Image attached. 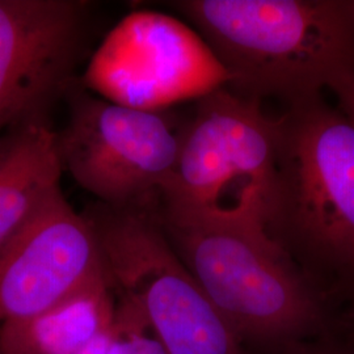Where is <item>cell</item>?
Instances as JSON below:
<instances>
[{"mask_svg": "<svg viewBox=\"0 0 354 354\" xmlns=\"http://www.w3.org/2000/svg\"><path fill=\"white\" fill-rule=\"evenodd\" d=\"M243 97L304 102L354 74L346 0H180Z\"/></svg>", "mask_w": 354, "mask_h": 354, "instance_id": "obj_1", "label": "cell"}, {"mask_svg": "<svg viewBox=\"0 0 354 354\" xmlns=\"http://www.w3.org/2000/svg\"><path fill=\"white\" fill-rule=\"evenodd\" d=\"M156 216L180 261L244 344L295 342L315 327V291L263 225Z\"/></svg>", "mask_w": 354, "mask_h": 354, "instance_id": "obj_2", "label": "cell"}, {"mask_svg": "<svg viewBox=\"0 0 354 354\" xmlns=\"http://www.w3.org/2000/svg\"><path fill=\"white\" fill-rule=\"evenodd\" d=\"M181 129L176 165L155 207L165 216L247 221L268 230L277 159V118L226 88L197 99Z\"/></svg>", "mask_w": 354, "mask_h": 354, "instance_id": "obj_3", "label": "cell"}, {"mask_svg": "<svg viewBox=\"0 0 354 354\" xmlns=\"http://www.w3.org/2000/svg\"><path fill=\"white\" fill-rule=\"evenodd\" d=\"M269 234L354 266V122L315 96L277 118Z\"/></svg>", "mask_w": 354, "mask_h": 354, "instance_id": "obj_4", "label": "cell"}, {"mask_svg": "<svg viewBox=\"0 0 354 354\" xmlns=\"http://www.w3.org/2000/svg\"><path fill=\"white\" fill-rule=\"evenodd\" d=\"M117 298L133 304L169 354H248L165 238L155 209L88 206Z\"/></svg>", "mask_w": 354, "mask_h": 354, "instance_id": "obj_5", "label": "cell"}, {"mask_svg": "<svg viewBox=\"0 0 354 354\" xmlns=\"http://www.w3.org/2000/svg\"><path fill=\"white\" fill-rule=\"evenodd\" d=\"M181 129L162 111L127 106L84 91L57 131L66 174L112 207L155 209L176 165Z\"/></svg>", "mask_w": 354, "mask_h": 354, "instance_id": "obj_6", "label": "cell"}, {"mask_svg": "<svg viewBox=\"0 0 354 354\" xmlns=\"http://www.w3.org/2000/svg\"><path fill=\"white\" fill-rule=\"evenodd\" d=\"M89 86L127 106L162 111L227 86L228 76L203 37L165 15H130L89 66Z\"/></svg>", "mask_w": 354, "mask_h": 354, "instance_id": "obj_7", "label": "cell"}, {"mask_svg": "<svg viewBox=\"0 0 354 354\" xmlns=\"http://www.w3.org/2000/svg\"><path fill=\"white\" fill-rule=\"evenodd\" d=\"M89 8L84 0H0V136L48 121L73 89Z\"/></svg>", "mask_w": 354, "mask_h": 354, "instance_id": "obj_8", "label": "cell"}, {"mask_svg": "<svg viewBox=\"0 0 354 354\" xmlns=\"http://www.w3.org/2000/svg\"><path fill=\"white\" fill-rule=\"evenodd\" d=\"M106 279L95 230L58 188L0 244V324L45 313Z\"/></svg>", "mask_w": 354, "mask_h": 354, "instance_id": "obj_9", "label": "cell"}, {"mask_svg": "<svg viewBox=\"0 0 354 354\" xmlns=\"http://www.w3.org/2000/svg\"><path fill=\"white\" fill-rule=\"evenodd\" d=\"M57 131L33 121L0 136V244L61 188Z\"/></svg>", "mask_w": 354, "mask_h": 354, "instance_id": "obj_10", "label": "cell"}, {"mask_svg": "<svg viewBox=\"0 0 354 354\" xmlns=\"http://www.w3.org/2000/svg\"><path fill=\"white\" fill-rule=\"evenodd\" d=\"M115 295L109 279L50 310L0 324V354H79L111 330Z\"/></svg>", "mask_w": 354, "mask_h": 354, "instance_id": "obj_11", "label": "cell"}, {"mask_svg": "<svg viewBox=\"0 0 354 354\" xmlns=\"http://www.w3.org/2000/svg\"><path fill=\"white\" fill-rule=\"evenodd\" d=\"M106 354H169L140 311L115 297V317Z\"/></svg>", "mask_w": 354, "mask_h": 354, "instance_id": "obj_12", "label": "cell"}, {"mask_svg": "<svg viewBox=\"0 0 354 354\" xmlns=\"http://www.w3.org/2000/svg\"><path fill=\"white\" fill-rule=\"evenodd\" d=\"M330 89L336 93L342 113L354 122V74L344 76L337 80Z\"/></svg>", "mask_w": 354, "mask_h": 354, "instance_id": "obj_13", "label": "cell"}, {"mask_svg": "<svg viewBox=\"0 0 354 354\" xmlns=\"http://www.w3.org/2000/svg\"><path fill=\"white\" fill-rule=\"evenodd\" d=\"M111 330L100 335L97 339H95L93 342L89 344L88 346H86L79 354H106L109 339H111Z\"/></svg>", "mask_w": 354, "mask_h": 354, "instance_id": "obj_14", "label": "cell"}, {"mask_svg": "<svg viewBox=\"0 0 354 354\" xmlns=\"http://www.w3.org/2000/svg\"><path fill=\"white\" fill-rule=\"evenodd\" d=\"M346 6H348V10H349V13L354 21V0H346Z\"/></svg>", "mask_w": 354, "mask_h": 354, "instance_id": "obj_15", "label": "cell"}]
</instances>
